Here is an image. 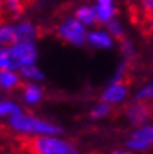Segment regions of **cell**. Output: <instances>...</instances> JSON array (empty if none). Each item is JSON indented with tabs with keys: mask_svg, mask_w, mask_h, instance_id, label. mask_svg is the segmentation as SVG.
Segmentation results:
<instances>
[{
	"mask_svg": "<svg viewBox=\"0 0 153 154\" xmlns=\"http://www.w3.org/2000/svg\"><path fill=\"white\" fill-rule=\"evenodd\" d=\"M125 146L134 154L148 152L150 149H153V122L134 126L125 142Z\"/></svg>",
	"mask_w": 153,
	"mask_h": 154,
	"instance_id": "cell-4",
	"label": "cell"
},
{
	"mask_svg": "<svg viewBox=\"0 0 153 154\" xmlns=\"http://www.w3.org/2000/svg\"><path fill=\"white\" fill-rule=\"evenodd\" d=\"M134 101H142V103H153V81H145L142 83L133 94Z\"/></svg>",
	"mask_w": 153,
	"mask_h": 154,
	"instance_id": "cell-17",
	"label": "cell"
},
{
	"mask_svg": "<svg viewBox=\"0 0 153 154\" xmlns=\"http://www.w3.org/2000/svg\"><path fill=\"white\" fill-rule=\"evenodd\" d=\"M25 2H27V3H28V2H31V0H25Z\"/></svg>",
	"mask_w": 153,
	"mask_h": 154,
	"instance_id": "cell-27",
	"label": "cell"
},
{
	"mask_svg": "<svg viewBox=\"0 0 153 154\" xmlns=\"http://www.w3.org/2000/svg\"><path fill=\"white\" fill-rule=\"evenodd\" d=\"M153 117V107L150 103H142V101H133L125 107V119L133 126H141L144 123L151 122Z\"/></svg>",
	"mask_w": 153,
	"mask_h": 154,
	"instance_id": "cell-7",
	"label": "cell"
},
{
	"mask_svg": "<svg viewBox=\"0 0 153 154\" xmlns=\"http://www.w3.org/2000/svg\"><path fill=\"white\" fill-rule=\"evenodd\" d=\"M3 19V0H0V20Z\"/></svg>",
	"mask_w": 153,
	"mask_h": 154,
	"instance_id": "cell-26",
	"label": "cell"
},
{
	"mask_svg": "<svg viewBox=\"0 0 153 154\" xmlns=\"http://www.w3.org/2000/svg\"><path fill=\"white\" fill-rule=\"evenodd\" d=\"M110 154H134V152L130 151L127 146H125V148H116V149H113Z\"/></svg>",
	"mask_w": 153,
	"mask_h": 154,
	"instance_id": "cell-25",
	"label": "cell"
},
{
	"mask_svg": "<svg viewBox=\"0 0 153 154\" xmlns=\"http://www.w3.org/2000/svg\"><path fill=\"white\" fill-rule=\"evenodd\" d=\"M10 51H11L16 70L28 64H38V59H39L38 41H17L13 45H10Z\"/></svg>",
	"mask_w": 153,
	"mask_h": 154,
	"instance_id": "cell-5",
	"label": "cell"
},
{
	"mask_svg": "<svg viewBox=\"0 0 153 154\" xmlns=\"http://www.w3.org/2000/svg\"><path fill=\"white\" fill-rule=\"evenodd\" d=\"M147 31H148L150 39L153 41V14H150V16L147 17Z\"/></svg>",
	"mask_w": 153,
	"mask_h": 154,
	"instance_id": "cell-23",
	"label": "cell"
},
{
	"mask_svg": "<svg viewBox=\"0 0 153 154\" xmlns=\"http://www.w3.org/2000/svg\"><path fill=\"white\" fill-rule=\"evenodd\" d=\"M88 26H84L74 14L64 16L58 22L55 33L56 38L72 47H83L86 45V36H88Z\"/></svg>",
	"mask_w": 153,
	"mask_h": 154,
	"instance_id": "cell-3",
	"label": "cell"
},
{
	"mask_svg": "<svg viewBox=\"0 0 153 154\" xmlns=\"http://www.w3.org/2000/svg\"><path fill=\"white\" fill-rule=\"evenodd\" d=\"M130 98V86L125 79H111L100 94V100L110 106H122Z\"/></svg>",
	"mask_w": 153,
	"mask_h": 154,
	"instance_id": "cell-6",
	"label": "cell"
},
{
	"mask_svg": "<svg viewBox=\"0 0 153 154\" xmlns=\"http://www.w3.org/2000/svg\"><path fill=\"white\" fill-rule=\"evenodd\" d=\"M30 154H81L77 145L61 134L33 137L27 143Z\"/></svg>",
	"mask_w": 153,
	"mask_h": 154,
	"instance_id": "cell-2",
	"label": "cell"
},
{
	"mask_svg": "<svg viewBox=\"0 0 153 154\" xmlns=\"http://www.w3.org/2000/svg\"><path fill=\"white\" fill-rule=\"evenodd\" d=\"M105 28L110 31V34L113 36V38L116 39V41H119V39H122V38H125L127 36V30H125V25H123V22L119 19V17H114L113 20H110L106 25H103Z\"/></svg>",
	"mask_w": 153,
	"mask_h": 154,
	"instance_id": "cell-20",
	"label": "cell"
},
{
	"mask_svg": "<svg viewBox=\"0 0 153 154\" xmlns=\"http://www.w3.org/2000/svg\"><path fill=\"white\" fill-rule=\"evenodd\" d=\"M6 125L14 134L21 135V137L33 139L39 137V135H49V134H62V128L52 122L49 119H44L41 115H36L27 111H21L14 114L13 117L6 120Z\"/></svg>",
	"mask_w": 153,
	"mask_h": 154,
	"instance_id": "cell-1",
	"label": "cell"
},
{
	"mask_svg": "<svg viewBox=\"0 0 153 154\" xmlns=\"http://www.w3.org/2000/svg\"><path fill=\"white\" fill-rule=\"evenodd\" d=\"M17 42V34L14 28V20H0V47H8Z\"/></svg>",
	"mask_w": 153,
	"mask_h": 154,
	"instance_id": "cell-14",
	"label": "cell"
},
{
	"mask_svg": "<svg viewBox=\"0 0 153 154\" xmlns=\"http://www.w3.org/2000/svg\"><path fill=\"white\" fill-rule=\"evenodd\" d=\"M0 98H2V92H0Z\"/></svg>",
	"mask_w": 153,
	"mask_h": 154,
	"instance_id": "cell-28",
	"label": "cell"
},
{
	"mask_svg": "<svg viewBox=\"0 0 153 154\" xmlns=\"http://www.w3.org/2000/svg\"><path fill=\"white\" fill-rule=\"evenodd\" d=\"M119 42V50H120V55L123 56V59H127V61H131L138 56V48H136V45H134V42L130 39V38H122L117 41Z\"/></svg>",
	"mask_w": 153,
	"mask_h": 154,
	"instance_id": "cell-19",
	"label": "cell"
},
{
	"mask_svg": "<svg viewBox=\"0 0 153 154\" xmlns=\"http://www.w3.org/2000/svg\"><path fill=\"white\" fill-rule=\"evenodd\" d=\"M24 109L21 103L14 101L11 98H0V119L8 120L10 117H13L14 114L21 112Z\"/></svg>",
	"mask_w": 153,
	"mask_h": 154,
	"instance_id": "cell-16",
	"label": "cell"
},
{
	"mask_svg": "<svg viewBox=\"0 0 153 154\" xmlns=\"http://www.w3.org/2000/svg\"><path fill=\"white\" fill-rule=\"evenodd\" d=\"M130 72V61L127 59H122L117 66H116V70H114V75L111 79H125Z\"/></svg>",
	"mask_w": 153,
	"mask_h": 154,
	"instance_id": "cell-21",
	"label": "cell"
},
{
	"mask_svg": "<svg viewBox=\"0 0 153 154\" xmlns=\"http://www.w3.org/2000/svg\"><path fill=\"white\" fill-rule=\"evenodd\" d=\"M14 28L17 34V41H38L39 38V26L30 19H16Z\"/></svg>",
	"mask_w": 153,
	"mask_h": 154,
	"instance_id": "cell-10",
	"label": "cell"
},
{
	"mask_svg": "<svg viewBox=\"0 0 153 154\" xmlns=\"http://www.w3.org/2000/svg\"><path fill=\"white\" fill-rule=\"evenodd\" d=\"M94 5H97V6H113V5H116V0H94Z\"/></svg>",
	"mask_w": 153,
	"mask_h": 154,
	"instance_id": "cell-24",
	"label": "cell"
},
{
	"mask_svg": "<svg viewBox=\"0 0 153 154\" xmlns=\"http://www.w3.org/2000/svg\"><path fill=\"white\" fill-rule=\"evenodd\" d=\"M24 84V79L19 70H0V92L11 94L19 90Z\"/></svg>",
	"mask_w": 153,
	"mask_h": 154,
	"instance_id": "cell-11",
	"label": "cell"
},
{
	"mask_svg": "<svg viewBox=\"0 0 153 154\" xmlns=\"http://www.w3.org/2000/svg\"><path fill=\"white\" fill-rule=\"evenodd\" d=\"M27 2L25 0H3V17L8 19H21L25 11Z\"/></svg>",
	"mask_w": 153,
	"mask_h": 154,
	"instance_id": "cell-13",
	"label": "cell"
},
{
	"mask_svg": "<svg viewBox=\"0 0 153 154\" xmlns=\"http://www.w3.org/2000/svg\"><path fill=\"white\" fill-rule=\"evenodd\" d=\"M113 112V106H110L108 103L105 101H97L92 107H91V111H89V115H91V119L92 120H105L108 119V117L111 115Z\"/></svg>",
	"mask_w": 153,
	"mask_h": 154,
	"instance_id": "cell-18",
	"label": "cell"
},
{
	"mask_svg": "<svg viewBox=\"0 0 153 154\" xmlns=\"http://www.w3.org/2000/svg\"><path fill=\"white\" fill-rule=\"evenodd\" d=\"M19 73L24 79V83H27V81H30V83H42L46 79V75H44L42 69L38 64L24 66L22 69H19Z\"/></svg>",
	"mask_w": 153,
	"mask_h": 154,
	"instance_id": "cell-15",
	"label": "cell"
},
{
	"mask_svg": "<svg viewBox=\"0 0 153 154\" xmlns=\"http://www.w3.org/2000/svg\"><path fill=\"white\" fill-rule=\"evenodd\" d=\"M139 10L145 14L147 17L150 14H153V0H136Z\"/></svg>",
	"mask_w": 153,
	"mask_h": 154,
	"instance_id": "cell-22",
	"label": "cell"
},
{
	"mask_svg": "<svg viewBox=\"0 0 153 154\" xmlns=\"http://www.w3.org/2000/svg\"><path fill=\"white\" fill-rule=\"evenodd\" d=\"M74 16L88 28H92V26L97 25V16H95L94 5H88V3L78 5L74 10Z\"/></svg>",
	"mask_w": 153,
	"mask_h": 154,
	"instance_id": "cell-12",
	"label": "cell"
},
{
	"mask_svg": "<svg viewBox=\"0 0 153 154\" xmlns=\"http://www.w3.org/2000/svg\"><path fill=\"white\" fill-rule=\"evenodd\" d=\"M86 45H89L94 50H100V51H108L114 48L116 45V39L110 34L105 26H92L88 30V36H86Z\"/></svg>",
	"mask_w": 153,
	"mask_h": 154,
	"instance_id": "cell-8",
	"label": "cell"
},
{
	"mask_svg": "<svg viewBox=\"0 0 153 154\" xmlns=\"http://www.w3.org/2000/svg\"><path fill=\"white\" fill-rule=\"evenodd\" d=\"M44 98H46V89H44L42 83H27L22 84L21 87V100L22 104L27 107H36L39 106Z\"/></svg>",
	"mask_w": 153,
	"mask_h": 154,
	"instance_id": "cell-9",
	"label": "cell"
}]
</instances>
